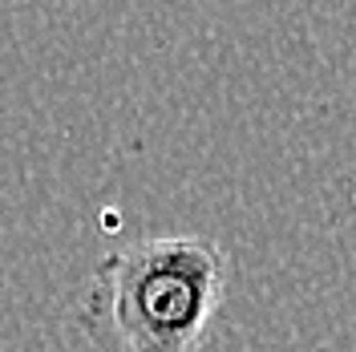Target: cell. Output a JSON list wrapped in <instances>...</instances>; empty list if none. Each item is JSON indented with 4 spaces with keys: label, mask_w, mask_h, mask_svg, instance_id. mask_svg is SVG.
Instances as JSON below:
<instances>
[{
    "label": "cell",
    "mask_w": 356,
    "mask_h": 352,
    "mask_svg": "<svg viewBox=\"0 0 356 352\" xmlns=\"http://www.w3.org/2000/svg\"><path fill=\"white\" fill-rule=\"evenodd\" d=\"M227 275L231 259L211 235H146L93 267L73 324L89 352H199Z\"/></svg>",
    "instance_id": "cell-1"
}]
</instances>
